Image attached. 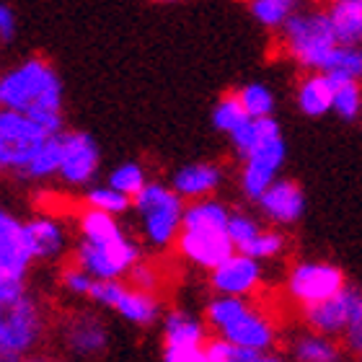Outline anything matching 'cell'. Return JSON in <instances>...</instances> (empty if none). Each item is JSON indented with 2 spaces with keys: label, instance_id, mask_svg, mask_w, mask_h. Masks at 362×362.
I'll use <instances>...</instances> for the list:
<instances>
[{
  "label": "cell",
  "instance_id": "83f0119b",
  "mask_svg": "<svg viewBox=\"0 0 362 362\" xmlns=\"http://www.w3.org/2000/svg\"><path fill=\"white\" fill-rule=\"evenodd\" d=\"M249 11L267 29H282L300 11V0H249Z\"/></svg>",
  "mask_w": 362,
  "mask_h": 362
},
{
  "label": "cell",
  "instance_id": "d6a6232c",
  "mask_svg": "<svg viewBox=\"0 0 362 362\" xmlns=\"http://www.w3.org/2000/svg\"><path fill=\"white\" fill-rule=\"evenodd\" d=\"M334 114L341 119H357L362 114V83L360 81H337L334 88Z\"/></svg>",
  "mask_w": 362,
  "mask_h": 362
},
{
  "label": "cell",
  "instance_id": "5b68a950",
  "mask_svg": "<svg viewBox=\"0 0 362 362\" xmlns=\"http://www.w3.org/2000/svg\"><path fill=\"white\" fill-rule=\"evenodd\" d=\"M37 262L31 249L26 220L13 212H0V305L16 303L29 293V272Z\"/></svg>",
  "mask_w": 362,
  "mask_h": 362
},
{
  "label": "cell",
  "instance_id": "7bdbcfd3",
  "mask_svg": "<svg viewBox=\"0 0 362 362\" xmlns=\"http://www.w3.org/2000/svg\"><path fill=\"white\" fill-rule=\"evenodd\" d=\"M156 3H179V0H156Z\"/></svg>",
  "mask_w": 362,
  "mask_h": 362
},
{
  "label": "cell",
  "instance_id": "f35d334b",
  "mask_svg": "<svg viewBox=\"0 0 362 362\" xmlns=\"http://www.w3.org/2000/svg\"><path fill=\"white\" fill-rule=\"evenodd\" d=\"M341 339H344V347L362 360V298H360V303H357L355 313H352V321H349L347 332H344Z\"/></svg>",
  "mask_w": 362,
  "mask_h": 362
},
{
  "label": "cell",
  "instance_id": "484cf974",
  "mask_svg": "<svg viewBox=\"0 0 362 362\" xmlns=\"http://www.w3.org/2000/svg\"><path fill=\"white\" fill-rule=\"evenodd\" d=\"M60 135H52L45 145H42V148H39V153L34 156V160L29 163V168H26V174H23L21 179L45 181V179H52V176H60V163H62Z\"/></svg>",
  "mask_w": 362,
  "mask_h": 362
},
{
  "label": "cell",
  "instance_id": "4dcf8cb0",
  "mask_svg": "<svg viewBox=\"0 0 362 362\" xmlns=\"http://www.w3.org/2000/svg\"><path fill=\"white\" fill-rule=\"evenodd\" d=\"M148 174H145V168L135 160H124L119 166H114L106 176V184H112L114 189H119L122 194H127L135 199L145 187H148Z\"/></svg>",
  "mask_w": 362,
  "mask_h": 362
},
{
  "label": "cell",
  "instance_id": "52a82bcc",
  "mask_svg": "<svg viewBox=\"0 0 362 362\" xmlns=\"http://www.w3.org/2000/svg\"><path fill=\"white\" fill-rule=\"evenodd\" d=\"M0 355L3 360L26 357L39 347L45 337L47 321L45 310L31 293L18 298L16 303L0 305Z\"/></svg>",
  "mask_w": 362,
  "mask_h": 362
},
{
  "label": "cell",
  "instance_id": "3957f363",
  "mask_svg": "<svg viewBox=\"0 0 362 362\" xmlns=\"http://www.w3.org/2000/svg\"><path fill=\"white\" fill-rule=\"evenodd\" d=\"M279 31H282L285 54L308 73H316V70L324 73L332 54L339 47L329 11H318V8H300Z\"/></svg>",
  "mask_w": 362,
  "mask_h": 362
},
{
  "label": "cell",
  "instance_id": "b9f144b4",
  "mask_svg": "<svg viewBox=\"0 0 362 362\" xmlns=\"http://www.w3.org/2000/svg\"><path fill=\"white\" fill-rule=\"evenodd\" d=\"M3 362H47V360H39V357L26 355V357H16V360H3Z\"/></svg>",
  "mask_w": 362,
  "mask_h": 362
},
{
  "label": "cell",
  "instance_id": "f1b7e54d",
  "mask_svg": "<svg viewBox=\"0 0 362 362\" xmlns=\"http://www.w3.org/2000/svg\"><path fill=\"white\" fill-rule=\"evenodd\" d=\"M83 207H93V210L109 212V215L119 218L132 207V197L122 194L112 184H90V187H86Z\"/></svg>",
  "mask_w": 362,
  "mask_h": 362
},
{
  "label": "cell",
  "instance_id": "8d00e7d4",
  "mask_svg": "<svg viewBox=\"0 0 362 362\" xmlns=\"http://www.w3.org/2000/svg\"><path fill=\"white\" fill-rule=\"evenodd\" d=\"M60 285L65 293L76 295V298H86L88 300L90 298V290H93V285H96V277L90 274V272H86L81 264H68L65 269L60 272Z\"/></svg>",
  "mask_w": 362,
  "mask_h": 362
},
{
  "label": "cell",
  "instance_id": "9c48e42d",
  "mask_svg": "<svg viewBox=\"0 0 362 362\" xmlns=\"http://www.w3.org/2000/svg\"><path fill=\"white\" fill-rule=\"evenodd\" d=\"M88 300L98 308L114 310L117 316L140 329H148L163 318L158 295L145 293L140 287L129 285L127 279H96Z\"/></svg>",
  "mask_w": 362,
  "mask_h": 362
},
{
  "label": "cell",
  "instance_id": "1f68e13d",
  "mask_svg": "<svg viewBox=\"0 0 362 362\" xmlns=\"http://www.w3.org/2000/svg\"><path fill=\"white\" fill-rule=\"evenodd\" d=\"M246 119H249V114L243 109L238 93L220 96V101L215 104V109H212V124H215V129L226 132V135H230L235 127H241Z\"/></svg>",
  "mask_w": 362,
  "mask_h": 362
},
{
  "label": "cell",
  "instance_id": "e575fe53",
  "mask_svg": "<svg viewBox=\"0 0 362 362\" xmlns=\"http://www.w3.org/2000/svg\"><path fill=\"white\" fill-rule=\"evenodd\" d=\"M285 249H287V235L282 230H277V228H264L243 249V254H249V257L259 259V262H269V259H277Z\"/></svg>",
  "mask_w": 362,
  "mask_h": 362
},
{
  "label": "cell",
  "instance_id": "4316f807",
  "mask_svg": "<svg viewBox=\"0 0 362 362\" xmlns=\"http://www.w3.org/2000/svg\"><path fill=\"white\" fill-rule=\"evenodd\" d=\"M207 355L212 362H287L282 355H274L272 349L267 352H257V349H241L230 344V341L220 339V337H210L207 341Z\"/></svg>",
  "mask_w": 362,
  "mask_h": 362
},
{
  "label": "cell",
  "instance_id": "d6986e66",
  "mask_svg": "<svg viewBox=\"0 0 362 362\" xmlns=\"http://www.w3.org/2000/svg\"><path fill=\"white\" fill-rule=\"evenodd\" d=\"M160 334H163V349H187L204 347L210 341V326L204 316H194L189 310L174 308L160 318Z\"/></svg>",
  "mask_w": 362,
  "mask_h": 362
},
{
  "label": "cell",
  "instance_id": "60d3db41",
  "mask_svg": "<svg viewBox=\"0 0 362 362\" xmlns=\"http://www.w3.org/2000/svg\"><path fill=\"white\" fill-rule=\"evenodd\" d=\"M16 34V16L8 6H0V39L11 42Z\"/></svg>",
  "mask_w": 362,
  "mask_h": 362
},
{
  "label": "cell",
  "instance_id": "9a60e30c",
  "mask_svg": "<svg viewBox=\"0 0 362 362\" xmlns=\"http://www.w3.org/2000/svg\"><path fill=\"white\" fill-rule=\"evenodd\" d=\"M62 344L70 349V355L90 357L104 355L109 347V329H106L104 318L93 313V310H73L62 318L60 324Z\"/></svg>",
  "mask_w": 362,
  "mask_h": 362
},
{
  "label": "cell",
  "instance_id": "8992f818",
  "mask_svg": "<svg viewBox=\"0 0 362 362\" xmlns=\"http://www.w3.org/2000/svg\"><path fill=\"white\" fill-rule=\"evenodd\" d=\"M52 137V132L29 114L0 112V166L3 171L21 179L39 148Z\"/></svg>",
  "mask_w": 362,
  "mask_h": 362
},
{
  "label": "cell",
  "instance_id": "ba28073f",
  "mask_svg": "<svg viewBox=\"0 0 362 362\" xmlns=\"http://www.w3.org/2000/svg\"><path fill=\"white\" fill-rule=\"evenodd\" d=\"M140 259H143L140 243L127 233H119L106 241L81 238L73 251V262L90 272L96 279H124Z\"/></svg>",
  "mask_w": 362,
  "mask_h": 362
},
{
  "label": "cell",
  "instance_id": "277c9868",
  "mask_svg": "<svg viewBox=\"0 0 362 362\" xmlns=\"http://www.w3.org/2000/svg\"><path fill=\"white\" fill-rule=\"evenodd\" d=\"M132 207L137 212V228L148 249L166 251L176 246L184 228L187 202L176 194L171 184L148 181V187L132 199Z\"/></svg>",
  "mask_w": 362,
  "mask_h": 362
},
{
  "label": "cell",
  "instance_id": "cb8c5ba5",
  "mask_svg": "<svg viewBox=\"0 0 362 362\" xmlns=\"http://www.w3.org/2000/svg\"><path fill=\"white\" fill-rule=\"evenodd\" d=\"M329 18L339 45H362V0H334Z\"/></svg>",
  "mask_w": 362,
  "mask_h": 362
},
{
  "label": "cell",
  "instance_id": "ac0fdd59",
  "mask_svg": "<svg viewBox=\"0 0 362 362\" xmlns=\"http://www.w3.org/2000/svg\"><path fill=\"white\" fill-rule=\"evenodd\" d=\"M223 181H226V174L218 163H187L171 174V187L184 202L215 197Z\"/></svg>",
  "mask_w": 362,
  "mask_h": 362
},
{
  "label": "cell",
  "instance_id": "e0dca14e",
  "mask_svg": "<svg viewBox=\"0 0 362 362\" xmlns=\"http://www.w3.org/2000/svg\"><path fill=\"white\" fill-rule=\"evenodd\" d=\"M259 212L277 228L295 226L305 212V194L303 189L290 179H277L259 197Z\"/></svg>",
  "mask_w": 362,
  "mask_h": 362
},
{
  "label": "cell",
  "instance_id": "8fae6325",
  "mask_svg": "<svg viewBox=\"0 0 362 362\" xmlns=\"http://www.w3.org/2000/svg\"><path fill=\"white\" fill-rule=\"evenodd\" d=\"M285 137L274 135L243 158L241 171H238V187H241L243 197H249L251 202H259V197L279 179V168L285 163Z\"/></svg>",
  "mask_w": 362,
  "mask_h": 362
},
{
  "label": "cell",
  "instance_id": "74e56055",
  "mask_svg": "<svg viewBox=\"0 0 362 362\" xmlns=\"http://www.w3.org/2000/svg\"><path fill=\"white\" fill-rule=\"evenodd\" d=\"M124 279H127L129 285H135V287H140V290H145V293H153V295H158L160 287H163L160 267L153 264V262H148V259H140Z\"/></svg>",
  "mask_w": 362,
  "mask_h": 362
},
{
  "label": "cell",
  "instance_id": "5bb4252c",
  "mask_svg": "<svg viewBox=\"0 0 362 362\" xmlns=\"http://www.w3.org/2000/svg\"><path fill=\"white\" fill-rule=\"evenodd\" d=\"M210 274V287L215 295H235V298H254L264 285V267L262 262L243 251H235Z\"/></svg>",
  "mask_w": 362,
  "mask_h": 362
},
{
  "label": "cell",
  "instance_id": "44dd1931",
  "mask_svg": "<svg viewBox=\"0 0 362 362\" xmlns=\"http://www.w3.org/2000/svg\"><path fill=\"white\" fill-rule=\"evenodd\" d=\"M334 88H337V81L332 76H326L321 70L308 73L295 90L298 109L305 117H324L334 109Z\"/></svg>",
  "mask_w": 362,
  "mask_h": 362
},
{
  "label": "cell",
  "instance_id": "ee69618b",
  "mask_svg": "<svg viewBox=\"0 0 362 362\" xmlns=\"http://www.w3.org/2000/svg\"><path fill=\"white\" fill-rule=\"evenodd\" d=\"M332 3H334V0H332Z\"/></svg>",
  "mask_w": 362,
  "mask_h": 362
},
{
  "label": "cell",
  "instance_id": "ffe728a7",
  "mask_svg": "<svg viewBox=\"0 0 362 362\" xmlns=\"http://www.w3.org/2000/svg\"><path fill=\"white\" fill-rule=\"evenodd\" d=\"M26 233L37 262H57L68 251V230L49 212L26 220Z\"/></svg>",
  "mask_w": 362,
  "mask_h": 362
},
{
  "label": "cell",
  "instance_id": "603a6c76",
  "mask_svg": "<svg viewBox=\"0 0 362 362\" xmlns=\"http://www.w3.org/2000/svg\"><path fill=\"white\" fill-rule=\"evenodd\" d=\"M290 355H293L295 362H339L341 349H339V344L334 341V337L316 334L308 329L305 334H300V337L293 339Z\"/></svg>",
  "mask_w": 362,
  "mask_h": 362
},
{
  "label": "cell",
  "instance_id": "836d02e7",
  "mask_svg": "<svg viewBox=\"0 0 362 362\" xmlns=\"http://www.w3.org/2000/svg\"><path fill=\"white\" fill-rule=\"evenodd\" d=\"M238 98H241L243 109L249 114L251 119H262V117H272L274 112V96H272V90L262 83H249L243 86L241 90H235Z\"/></svg>",
  "mask_w": 362,
  "mask_h": 362
},
{
  "label": "cell",
  "instance_id": "ab89813d",
  "mask_svg": "<svg viewBox=\"0 0 362 362\" xmlns=\"http://www.w3.org/2000/svg\"><path fill=\"white\" fill-rule=\"evenodd\" d=\"M163 362H212L204 347H187V349H163Z\"/></svg>",
  "mask_w": 362,
  "mask_h": 362
},
{
  "label": "cell",
  "instance_id": "30bf717a",
  "mask_svg": "<svg viewBox=\"0 0 362 362\" xmlns=\"http://www.w3.org/2000/svg\"><path fill=\"white\" fill-rule=\"evenodd\" d=\"M344 287H347L344 272L329 262H298L290 267L285 279L287 298L298 303L300 308L329 300L334 295H339Z\"/></svg>",
  "mask_w": 362,
  "mask_h": 362
},
{
  "label": "cell",
  "instance_id": "f546056e",
  "mask_svg": "<svg viewBox=\"0 0 362 362\" xmlns=\"http://www.w3.org/2000/svg\"><path fill=\"white\" fill-rule=\"evenodd\" d=\"M334 81H360L362 83V45H339L324 70Z\"/></svg>",
  "mask_w": 362,
  "mask_h": 362
},
{
  "label": "cell",
  "instance_id": "2e32d148",
  "mask_svg": "<svg viewBox=\"0 0 362 362\" xmlns=\"http://www.w3.org/2000/svg\"><path fill=\"white\" fill-rule=\"evenodd\" d=\"M360 298H362L360 290L347 285L339 295H334L329 300H321V303H316V305L300 308L303 324L308 326L310 332L326 334V337H334V339H337V337H344Z\"/></svg>",
  "mask_w": 362,
  "mask_h": 362
},
{
  "label": "cell",
  "instance_id": "7c38bea8",
  "mask_svg": "<svg viewBox=\"0 0 362 362\" xmlns=\"http://www.w3.org/2000/svg\"><path fill=\"white\" fill-rule=\"evenodd\" d=\"M179 257L197 269L212 272L235 254V243L228 235V228H189L184 226L176 241Z\"/></svg>",
  "mask_w": 362,
  "mask_h": 362
},
{
  "label": "cell",
  "instance_id": "7a4b0ae2",
  "mask_svg": "<svg viewBox=\"0 0 362 362\" xmlns=\"http://www.w3.org/2000/svg\"><path fill=\"white\" fill-rule=\"evenodd\" d=\"M204 321H207L215 337L230 341L241 349L267 352L277 341L274 318L264 308H259L251 298L215 295L204 305Z\"/></svg>",
  "mask_w": 362,
  "mask_h": 362
},
{
  "label": "cell",
  "instance_id": "7402d4cb",
  "mask_svg": "<svg viewBox=\"0 0 362 362\" xmlns=\"http://www.w3.org/2000/svg\"><path fill=\"white\" fill-rule=\"evenodd\" d=\"M274 135H282V127H279V122L274 117H262V119H246L241 127H235L230 132V145H233V151L241 156V160L254 153L262 143H267L269 137Z\"/></svg>",
  "mask_w": 362,
  "mask_h": 362
},
{
  "label": "cell",
  "instance_id": "6da1fadb",
  "mask_svg": "<svg viewBox=\"0 0 362 362\" xmlns=\"http://www.w3.org/2000/svg\"><path fill=\"white\" fill-rule=\"evenodd\" d=\"M0 104L3 109L21 112L42 122L52 135L62 129V83L57 70L42 57L18 62L0 78Z\"/></svg>",
  "mask_w": 362,
  "mask_h": 362
},
{
  "label": "cell",
  "instance_id": "f6af8a7d",
  "mask_svg": "<svg viewBox=\"0 0 362 362\" xmlns=\"http://www.w3.org/2000/svg\"><path fill=\"white\" fill-rule=\"evenodd\" d=\"M360 362H362V360H360Z\"/></svg>",
  "mask_w": 362,
  "mask_h": 362
},
{
  "label": "cell",
  "instance_id": "d4e9b609",
  "mask_svg": "<svg viewBox=\"0 0 362 362\" xmlns=\"http://www.w3.org/2000/svg\"><path fill=\"white\" fill-rule=\"evenodd\" d=\"M230 212L226 204L215 199V197H207V199H197V202H187V210H184V226L189 228H228V220H230Z\"/></svg>",
  "mask_w": 362,
  "mask_h": 362
},
{
  "label": "cell",
  "instance_id": "4fadbf2b",
  "mask_svg": "<svg viewBox=\"0 0 362 362\" xmlns=\"http://www.w3.org/2000/svg\"><path fill=\"white\" fill-rule=\"evenodd\" d=\"M62 140V163H60V181L68 187H90L98 174V145L88 132L81 129H65Z\"/></svg>",
  "mask_w": 362,
  "mask_h": 362
},
{
  "label": "cell",
  "instance_id": "d590c367",
  "mask_svg": "<svg viewBox=\"0 0 362 362\" xmlns=\"http://www.w3.org/2000/svg\"><path fill=\"white\" fill-rule=\"evenodd\" d=\"M262 230H264V228H262V223H257L254 215H249V212H243V210L230 212V220H228V235H230V241L235 243V251L246 249Z\"/></svg>",
  "mask_w": 362,
  "mask_h": 362
}]
</instances>
